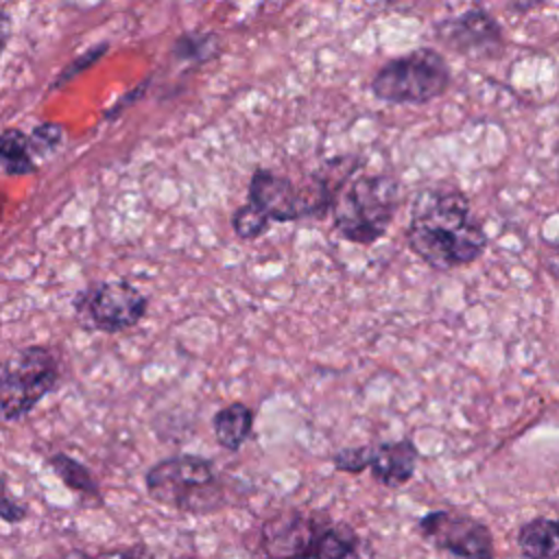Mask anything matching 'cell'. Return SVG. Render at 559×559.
<instances>
[{"instance_id":"obj_1","label":"cell","mask_w":559,"mask_h":559,"mask_svg":"<svg viewBox=\"0 0 559 559\" xmlns=\"http://www.w3.org/2000/svg\"><path fill=\"white\" fill-rule=\"evenodd\" d=\"M406 240L411 251L437 271L467 266L489 245L467 194L448 183L428 186L415 194Z\"/></svg>"},{"instance_id":"obj_2","label":"cell","mask_w":559,"mask_h":559,"mask_svg":"<svg viewBox=\"0 0 559 559\" xmlns=\"http://www.w3.org/2000/svg\"><path fill=\"white\" fill-rule=\"evenodd\" d=\"M402 203L395 175H352L332 197L330 212L336 231L356 245H373L393 223Z\"/></svg>"},{"instance_id":"obj_3","label":"cell","mask_w":559,"mask_h":559,"mask_svg":"<svg viewBox=\"0 0 559 559\" xmlns=\"http://www.w3.org/2000/svg\"><path fill=\"white\" fill-rule=\"evenodd\" d=\"M146 493L151 500L194 515L216 511L225 502L214 463L199 454H175L148 467Z\"/></svg>"},{"instance_id":"obj_4","label":"cell","mask_w":559,"mask_h":559,"mask_svg":"<svg viewBox=\"0 0 559 559\" xmlns=\"http://www.w3.org/2000/svg\"><path fill=\"white\" fill-rule=\"evenodd\" d=\"M452 70L445 57L430 46L389 59L371 79V94L391 105H424L448 92Z\"/></svg>"},{"instance_id":"obj_5","label":"cell","mask_w":559,"mask_h":559,"mask_svg":"<svg viewBox=\"0 0 559 559\" xmlns=\"http://www.w3.org/2000/svg\"><path fill=\"white\" fill-rule=\"evenodd\" d=\"M59 382L57 356L41 345L11 354L0 367V421L26 417Z\"/></svg>"},{"instance_id":"obj_6","label":"cell","mask_w":559,"mask_h":559,"mask_svg":"<svg viewBox=\"0 0 559 559\" xmlns=\"http://www.w3.org/2000/svg\"><path fill=\"white\" fill-rule=\"evenodd\" d=\"M74 310L85 328L118 334L142 321L148 310V297L127 280H109L79 293Z\"/></svg>"},{"instance_id":"obj_7","label":"cell","mask_w":559,"mask_h":559,"mask_svg":"<svg viewBox=\"0 0 559 559\" xmlns=\"http://www.w3.org/2000/svg\"><path fill=\"white\" fill-rule=\"evenodd\" d=\"M417 533L437 550L454 557H493L491 531L480 520L461 511H428L417 520Z\"/></svg>"},{"instance_id":"obj_8","label":"cell","mask_w":559,"mask_h":559,"mask_svg":"<svg viewBox=\"0 0 559 559\" xmlns=\"http://www.w3.org/2000/svg\"><path fill=\"white\" fill-rule=\"evenodd\" d=\"M271 223H290L319 216V207L308 186H297L290 177L271 168H255L249 179V201Z\"/></svg>"},{"instance_id":"obj_9","label":"cell","mask_w":559,"mask_h":559,"mask_svg":"<svg viewBox=\"0 0 559 559\" xmlns=\"http://www.w3.org/2000/svg\"><path fill=\"white\" fill-rule=\"evenodd\" d=\"M435 37L463 57H498L504 50L500 22L483 9H467L461 15L437 22Z\"/></svg>"},{"instance_id":"obj_10","label":"cell","mask_w":559,"mask_h":559,"mask_svg":"<svg viewBox=\"0 0 559 559\" xmlns=\"http://www.w3.org/2000/svg\"><path fill=\"white\" fill-rule=\"evenodd\" d=\"M323 522L319 515H304L297 511H288L282 515H275L273 520L264 522L260 546L271 557H310L314 537Z\"/></svg>"},{"instance_id":"obj_11","label":"cell","mask_w":559,"mask_h":559,"mask_svg":"<svg viewBox=\"0 0 559 559\" xmlns=\"http://www.w3.org/2000/svg\"><path fill=\"white\" fill-rule=\"evenodd\" d=\"M417 461L419 454L411 439L382 441L371 443V459L367 469L378 485L386 489H400L413 480L417 472Z\"/></svg>"},{"instance_id":"obj_12","label":"cell","mask_w":559,"mask_h":559,"mask_svg":"<svg viewBox=\"0 0 559 559\" xmlns=\"http://www.w3.org/2000/svg\"><path fill=\"white\" fill-rule=\"evenodd\" d=\"M253 411L245 402H231L218 408L212 417L214 437L221 448L236 452L253 432Z\"/></svg>"},{"instance_id":"obj_13","label":"cell","mask_w":559,"mask_h":559,"mask_svg":"<svg viewBox=\"0 0 559 559\" xmlns=\"http://www.w3.org/2000/svg\"><path fill=\"white\" fill-rule=\"evenodd\" d=\"M522 555L542 559L559 555V524L552 518H533L518 528Z\"/></svg>"},{"instance_id":"obj_14","label":"cell","mask_w":559,"mask_h":559,"mask_svg":"<svg viewBox=\"0 0 559 559\" xmlns=\"http://www.w3.org/2000/svg\"><path fill=\"white\" fill-rule=\"evenodd\" d=\"M358 548H360V537L349 524L325 520L314 537L310 557L341 559V557L358 555Z\"/></svg>"},{"instance_id":"obj_15","label":"cell","mask_w":559,"mask_h":559,"mask_svg":"<svg viewBox=\"0 0 559 559\" xmlns=\"http://www.w3.org/2000/svg\"><path fill=\"white\" fill-rule=\"evenodd\" d=\"M0 168L13 177L28 175L35 170L28 135L22 129L11 127L0 133Z\"/></svg>"},{"instance_id":"obj_16","label":"cell","mask_w":559,"mask_h":559,"mask_svg":"<svg viewBox=\"0 0 559 559\" xmlns=\"http://www.w3.org/2000/svg\"><path fill=\"white\" fill-rule=\"evenodd\" d=\"M50 465L55 469V474L63 480L66 487H70L72 491H79L87 498H96L100 502V489L96 478L92 476V472L76 459H72L70 454L57 452L50 456Z\"/></svg>"},{"instance_id":"obj_17","label":"cell","mask_w":559,"mask_h":559,"mask_svg":"<svg viewBox=\"0 0 559 559\" xmlns=\"http://www.w3.org/2000/svg\"><path fill=\"white\" fill-rule=\"evenodd\" d=\"M221 50V41L214 33H183L173 41L170 55L175 61H186V63H205L214 59Z\"/></svg>"},{"instance_id":"obj_18","label":"cell","mask_w":559,"mask_h":559,"mask_svg":"<svg viewBox=\"0 0 559 559\" xmlns=\"http://www.w3.org/2000/svg\"><path fill=\"white\" fill-rule=\"evenodd\" d=\"M231 227L240 240H255L269 231L271 221L260 210H255L251 203H245L234 212Z\"/></svg>"},{"instance_id":"obj_19","label":"cell","mask_w":559,"mask_h":559,"mask_svg":"<svg viewBox=\"0 0 559 559\" xmlns=\"http://www.w3.org/2000/svg\"><path fill=\"white\" fill-rule=\"evenodd\" d=\"M109 50L107 41H98L94 46H90L87 50H83L81 55H76L72 61H68V66L57 74V79L50 83V90H59L66 83H70L72 79H76L79 74H83L85 70H90L92 66H96Z\"/></svg>"},{"instance_id":"obj_20","label":"cell","mask_w":559,"mask_h":559,"mask_svg":"<svg viewBox=\"0 0 559 559\" xmlns=\"http://www.w3.org/2000/svg\"><path fill=\"white\" fill-rule=\"evenodd\" d=\"M66 131L57 122H39L31 133H28V146L33 155L48 157L52 155L61 144H63Z\"/></svg>"},{"instance_id":"obj_21","label":"cell","mask_w":559,"mask_h":559,"mask_svg":"<svg viewBox=\"0 0 559 559\" xmlns=\"http://www.w3.org/2000/svg\"><path fill=\"white\" fill-rule=\"evenodd\" d=\"M371 459V443L367 445H356V448H343L332 454V465L338 472L347 474H362L369 465Z\"/></svg>"},{"instance_id":"obj_22","label":"cell","mask_w":559,"mask_h":559,"mask_svg":"<svg viewBox=\"0 0 559 559\" xmlns=\"http://www.w3.org/2000/svg\"><path fill=\"white\" fill-rule=\"evenodd\" d=\"M0 518L11 524H17L26 518V504H22L11 493H7V478L2 474H0Z\"/></svg>"},{"instance_id":"obj_23","label":"cell","mask_w":559,"mask_h":559,"mask_svg":"<svg viewBox=\"0 0 559 559\" xmlns=\"http://www.w3.org/2000/svg\"><path fill=\"white\" fill-rule=\"evenodd\" d=\"M148 83H151V81L146 79L142 85H135L133 90H129L127 94H122V96H120V98H118V100H116V103L105 111V120H114V118H118L124 109H129L135 100H140V98L144 96V92H146Z\"/></svg>"},{"instance_id":"obj_24","label":"cell","mask_w":559,"mask_h":559,"mask_svg":"<svg viewBox=\"0 0 559 559\" xmlns=\"http://www.w3.org/2000/svg\"><path fill=\"white\" fill-rule=\"evenodd\" d=\"M9 35H11V17L0 9V55L9 41Z\"/></svg>"},{"instance_id":"obj_25","label":"cell","mask_w":559,"mask_h":559,"mask_svg":"<svg viewBox=\"0 0 559 559\" xmlns=\"http://www.w3.org/2000/svg\"><path fill=\"white\" fill-rule=\"evenodd\" d=\"M546 0H511V7H513V11H518V13H528V11H533V9H537L539 4H544Z\"/></svg>"},{"instance_id":"obj_26","label":"cell","mask_w":559,"mask_h":559,"mask_svg":"<svg viewBox=\"0 0 559 559\" xmlns=\"http://www.w3.org/2000/svg\"><path fill=\"white\" fill-rule=\"evenodd\" d=\"M0 214H2V205H0Z\"/></svg>"}]
</instances>
